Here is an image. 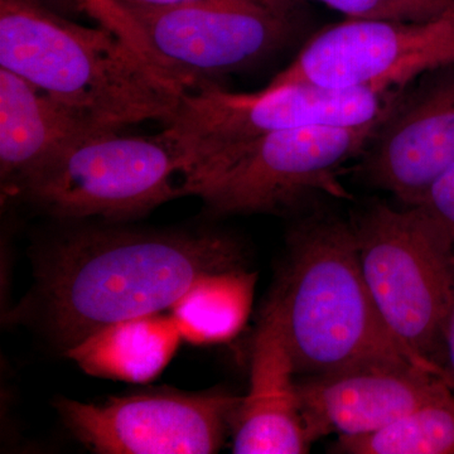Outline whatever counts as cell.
<instances>
[{"mask_svg":"<svg viewBox=\"0 0 454 454\" xmlns=\"http://www.w3.org/2000/svg\"><path fill=\"white\" fill-rule=\"evenodd\" d=\"M240 262L238 241L211 230L82 227L44 252L35 298L68 351L109 325L172 309L203 278Z\"/></svg>","mask_w":454,"mask_h":454,"instance_id":"1","label":"cell"},{"mask_svg":"<svg viewBox=\"0 0 454 454\" xmlns=\"http://www.w3.org/2000/svg\"><path fill=\"white\" fill-rule=\"evenodd\" d=\"M0 67L104 127L169 124L186 90L115 33L42 0H0Z\"/></svg>","mask_w":454,"mask_h":454,"instance_id":"2","label":"cell"},{"mask_svg":"<svg viewBox=\"0 0 454 454\" xmlns=\"http://www.w3.org/2000/svg\"><path fill=\"white\" fill-rule=\"evenodd\" d=\"M271 297L297 376L378 366H418L444 376L408 351L382 319L361 271L354 223L330 215L303 221Z\"/></svg>","mask_w":454,"mask_h":454,"instance_id":"3","label":"cell"},{"mask_svg":"<svg viewBox=\"0 0 454 454\" xmlns=\"http://www.w3.org/2000/svg\"><path fill=\"white\" fill-rule=\"evenodd\" d=\"M385 116L356 127L313 125L221 146L192 160L184 196L200 197L217 215L280 214L321 193L348 197L337 178L340 169L363 154Z\"/></svg>","mask_w":454,"mask_h":454,"instance_id":"4","label":"cell"},{"mask_svg":"<svg viewBox=\"0 0 454 454\" xmlns=\"http://www.w3.org/2000/svg\"><path fill=\"white\" fill-rule=\"evenodd\" d=\"M104 130L66 146L26 182L20 199L61 220L121 223L184 196L190 160L167 128L154 136Z\"/></svg>","mask_w":454,"mask_h":454,"instance_id":"5","label":"cell"},{"mask_svg":"<svg viewBox=\"0 0 454 454\" xmlns=\"http://www.w3.org/2000/svg\"><path fill=\"white\" fill-rule=\"evenodd\" d=\"M354 227L361 271L385 324L414 356L442 370L454 289L452 238L420 206L376 203Z\"/></svg>","mask_w":454,"mask_h":454,"instance_id":"6","label":"cell"},{"mask_svg":"<svg viewBox=\"0 0 454 454\" xmlns=\"http://www.w3.org/2000/svg\"><path fill=\"white\" fill-rule=\"evenodd\" d=\"M454 66V7L427 22L348 18L316 35L265 90H404L420 74Z\"/></svg>","mask_w":454,"mask_h":454,"instance_id":"7","label":"cell"},{"mask_svg":"<svg viewBox=\"0 0 454 454\" xmlns=\"http://www.w3.org/2000/svg\"><path fill=\"white\" fill-rule=\"evenodd\" d=\"M403 91L289 85L238 94L208 85L184 92L175 118L164 128L184 146L191 167L199 155L276 131L313 125L369 124L387 115Z\"/></svg>","mask_w":454,"mask_h":454,"instance_id":"8","label":"cell"},{"mask_svg":"<svg viewBox=\"0 0 454 454\" xmlns=\"http://www.w3.org/2000/svg\"><path fill=\"white\" fill-rule=\"evenodd\" d=\"M292 12L250 0H214L129 12L154 65L186 91L219 85L282 49Z\"/></svg>","mask_w":454,"mask_h":454,"instance_id":"9","label":"cell"},{"mask_svg":"<svg viewBox=\"0 0 454 454\" xmlns=\"http://www.w3.org/2000/svg\"><path fill=\"white\" fill-rule=\"evenodd\" d=\"M243 396L175 391L113 397L101 404L59 399L67 428L101 454H210L234 428Z\"/></svg>","mask_w":454,"mask_h":454,"instance_id":"10","label":"cell"},{"mask_svg":"<svg viewBox=\"0 0 454 454\" xmlns=\"http://www.w3.org/2000/svg\"><path fill=\"white\" fill-rule=\"evenodd\" d=\"M358 158L367 184L417 205L454 164V73L402 95Z\"/></svg>","mask_w":454,"mask_h":454,"instance_id":"11","label":"cell"},{"mask_svg":"<svg viewBox=\"0 0 454 454\" xmlns=\"http://www.w3.org/2000/svg\"><path fill=\"white\" fill-rule=\"evenodd\" d=\"M442 373L418 366H378L297 381L301 413L313 438L372 434L444 390Z\"/></svg>","mask_w":454,"mask_h":454,"instance_id":"12","label":"cell"},{"mask_svg":"<svg viewBox=\"0 0 454 454\" xmlns=\"http://www.w3.org/2000/svg\"><path fill=\"white\" fill-rule=\"evenodd\" d=\"M297 373L276 300L254 340L249 391L234 424L236 454H303L315 442L301 413Z\"/></svg>","mask_w":454,"mask_h":454,"instance_id":"13","label":"cell"},{"mask_svg":"<svg viewBox=\"0 0 454 454\" xmlns=\"http://www.w3.org/2000/svg\"><path fill=\"white\" fill-rule=\"evenodd\" d=\"M112 129L59 103L7 68L0 67L3 200L20 197L26 182L66 146L83 137Z\"/></svg>","mask_w":454,"mask_h":454,"instance_id":"14","label":"cell"},{"mask_svg":"<svg viewBox=\"0 0 454 454\" xmlns=\"http://www.w3.org/2000/svg\"><path fill=\"white\" fill-rule=\"evenodd\" d=\"M181 339L173 317L157 313L109 325L66 354L91 375L146 382L163 372Z\"/></svg>","mask_w":454,"mask_h":454,"instance_id":"15","label":"cell"},{"mask_svg":"<svg viewBox=\"0 0 454 454\" xmlns=\"http://www.w3.org/2000/svg\"><path fill=\"white\" fill-rule=\"evenodd\" d=\"M250 292L252 279L239 270L203 278L170 309L182 339L206 343L231 337L243 324Z\"/></svg>","mask_w":454,"mask_h":454,"instance_id":"16","label":"cell"},{"mask_svg":"<svg viewBox=\"0 0 454 454\" xmlns=\"http://www.w3.org/2000/svg\"><path fill=\"white\" fill-rule=\"evenodd\" d=\"M333 452L454 454V393L444 390L395 423L372 434L340 437Z\"/></svg>","mask_w":454,"mask_h":454,"instance_id":"17","label":"cell"},{"mask_svg":"<svg viewBox=\"0 0 454 454\" xmlns=\"http://www.w3.org/2000/svg\"><path fill=\"white\" fill-rule=\"evenodd\" d=\"M357 20L427 22L454 7V0H317Z\"/></svg>","mask_w":454,"mask_h":454,"instance_id":"18","label":"cell"},{"mask_svg":"<svg viewBox=\"0 0 454 454\" xmlns=\"http://www.w3.org/2000/svg\"><path fill=\"white\" fill-rule=\"evenodd\" d=\"M74 2L89 16L97 20L101 27L109 29L122 40L128 42L134 50L138 51L140 55L145 57L152 65H154L145 35L140 31L136 20L124 9L119 7L114 0H74Z\"/></svg>","mask_w":454,"mask_h":454,"instance_id":"19","label":"cell"},{"mask_svg":"<svg viewBox=\"0 0 454 454\" xmlns=\"http://www.w3.org/2000/svg\"><path fill=\"white\" fill-rule=\"evenodd\" d=\"M420 206L446 229L454 241V164L429 187Z\"/></svg>","mask_w":454,"mask_h":454,"instance_id":"20","label":"cell"},{"mask_svg":"<svg viewBox=\"0 0 454 454\" xmlns=\"http://www.w3.org/2000/svg\"><path fill=\"white\" fill-rule=\"evenodd\" d=\"M128 14L133 11H148V9H162L179 7V5L193 4V3L214 2V0H114ZM262 3L283 11L292 12L293 0H250Z\"/></svg>","mask_w":454,"mask_h":454,"instance_id":"21","label":"cell"},{"mask_svg":"<svg viewBox=\"0 0 454 454\" xmlns=\"http://www.w3.org/2000/svg\"><path fill=\"white\" fill-rule=\"evenodd\" d=\"M441 366L448 387L454 393V289L442 333Z\"/></svg>","mask_w":454,"mask_h":454,"instance_id":"22","label":"cell"}]
</instances>
